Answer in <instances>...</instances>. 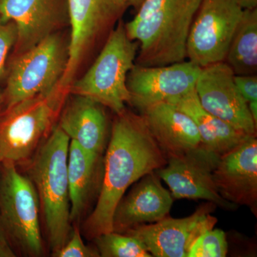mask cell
<instances>
[{
  "label": "cell",
  "mask_w": 257,
  "mask_h": 257,
  "mask_svg": "<svg viewBox=\"0 0 257 257\" xmlns=\"http://www.w3.org/2000/svg\"><path fill=\"white\" fill-rule=\"evenodd\" d=\"M94 240L100 256H152L140 239L124 233L112 231L99 235Z\"/></svg>",
  "instance_id": "cell-22"
},
{
  "label": "cell",
  "mask_w": 257,
  "mask_h": 257,
  "mask_svg": "<svg viewBox=\"0 0 257 257\" xmlns=\"http://www.w3.org/2000/svg\"><path fill=\"white\" fill-rule=\"evenodd\" d=\"M70 140L56 125L33 155L30 178L43 212L52 253L67 242L72 231L67 160Z\"/></svg>",
  "instance_id": "cell-3"
},
{
  "label": "cell",
  "mask_w": 257,
  "mask_h": 257,
  "mask_svg": "<svg viewBox=\"0 0 257 257\" xmlns=\"http://www.w3.org/2000/svg\"><path fill=\"white\" fill-rule=\"evenodd\" d=\"M236 0H202L187 42V59L201 68L224 62L243 13Z\"/></svg>",
  "instance_id": "cell-9"
},
{
  "label": "cell",
  "mask_w": 257,
  "mask_h": 257,
  "mask_svg": "<svg viewBox=\"0 0 257 257\" xmlns=\"http://www.w3.org/2000/svg\"><path fill=\"white\" fill-rule=\"evenodd\" d=\"M168 102L192 118L200 135L201 145L220 156L250 137L206 111L199 103L195 89Z\"/></svg>",
  "instance_id": "cell-20"
},
{
  "label": "cell",
  "mask_w": 257,
  "mask_h": 257,
  "mask_svg": "<svg viewBox=\"0 0 257 257\" xmlns=\"http://www.w3.org/2000/svg\"><path fill=\"white\" fill-rule=\"evenodd\" d=\"M140 111L166 158L183 155L200 146V135L195 123L172 103L160 101Z\"/></svg>",
  "instance_id": "cell-17"
},
{
  "label": "cell",
  "mask_w": 257,
  "mask_h": 257,
  "mask_svg": "<svg viewBox=\"0 0 257 257\" xmlns=\"http://www.w3.org/2000/svg\"><path fill=\"white\" fill-rule=\"evenodd\" d=\"M234 76L224 62L202 67L195 86L198 99L208 112L248 136L256 137L257 126L235 84Z\"/></svg>",
  "instance_id": "cell-12"
},
{
  "label": "cell",
  "mask_w": 257,
  "mask_h": 257,
  "mask_svg": "<svg viewBox=\"0 0 257 257\" xmlns=\"http://www.w3.org/2000/svg\"><path fill=\"white\" fill-rule=\"evenodd\" d=\"M101 156L88 152L70 141L67 177L72 224H78L96 191L101 187L103 176Z\"/></svg>",
  "instance_id": "cell-19"
},
{
  "label": "cell",
  "mask_w": 257,
  "mask_h": 257,
  "mask_svg": "<svg viewBox=\"0 0 257 257\" xmlns=\"http://www.w3.org/2000/svg\"><path fill=\"white\" fill-rule=\"evenodd\" d=\"M13 248L0 222V257L14 256Z\"/></svg>",
  "instance_id": "cell-27"
},
{
  "label": "cell",
  "mask_w": 257,
  "mask_h": 257,
  "mask_svg": "<svg viewBox=\"0 0 257 257\" xmlns=\"http://www.w3.org/2000/svg\"><path fill=\"white\" fill-rule=\"evenodd\" d=\"M68 57L69 42L60 31L15 56L4 90L5 109L60 86Z\"/></svg>",
  "instance_id": "cell-7"
},
{
  "label": "cell",
  "mask_w": 257,
  "mask_h": 257,
  "mask_svg": "<svg viewBox=\"0 0 257 257\" xmlns=\"http://www.w3.org/2000/svg\"><path fill=\"white\" fill-rule=\"evenodd\" d=\"M202 0H145L125 24L128 38L139 42L135 64L165 66L187 60L189 30Z\"/></svg>",
  "instance_id": "cell-2"
},
{
  "label": "cell",
  "mask_w": 257,
  "mask_h": 257,
  "mask_svg": "<svg viewBox=\"0 0 257 257\" xmlns=\"http://www.w3.org/2000/svg\"><path fill=\"white\" fill-rule=\"evenodd\" d=\"M138 50L139 42L128 38L125 24L120 20L92 65L72 83L69 94L87 96L115 114L121 113L130 102L126 79Z\"/></svg>",
  "instance_id": "cell-5"
},
{
  "label": "cell",
  "mask_w": 257,
  "mask_h": 257,
  "mask_svg": "<svg viewBox=\"0 0 257 257\" xmlns=\"http://www.w3.org/2000/svg\"><path fill=\"white\" fill-rule=\"evenodd\" d=\"M69 93L58 86L6 108L0 114V165L30 160L56 126Z\"/></svg>",
  "instance_id": "cell-4"
},
{
  "label": "cell",
  "mask_w": 257,
  "mask_h": 257,
  "mask_svg": "<svg viewBox=\"0 0 257 257\" xmlns=\"http://www.w3.org/2000/svg\"><path fill=\"white\" fill-rule=\"evenodd\" d=\"M58 119V126L70 141L88 152L101 155L108 126L104 106L87 96L72 94L69 97V94Z\"/></svg>",
  "instance_id": "cell-18"
},
{
  "label": "cell",
  "mask_w": 257,
  "mask_h": 257,
  "mask_svg": "<svg viewBox=\"0 0 257 257\" xmlns=\"http://www.w3.org/2000/svg\"><path fill=\"white\" fill-rule=\"evenodd\" d=\"M0 18L18 30L15 56L60 32L69 23L68 0H0Z\"/></svg>",
  "instance_id": "cell-14"
},
{
  "label": "cell",
  "mask_w": 257,
  "mask_h": 257,
  "mask_svg": "<svg viewBox=\"0 0 257 257\" xmlns=\"http://www.w3.org/2000/svg\"><path fill=\"white\" fill-rule=\"evenodd\" d=\"M220 157L200 145L183 155L169 157L167 164L156 172L175 199H202L233 210L237 206L221 197L213 178Z\"/></svg>",
  "instance_id": "cell-10"
},
{
  "label": "cell",
  "mask_w": 257,
  "mask_h": 257,
  "mask_svg": "<svg viewBox=\"0 0 257 257\" xmlns=\"http://www.w3.org/2000/svg\"><path fill=\"white\" fill-rule=\"evenodd\" d=\"M248 106L253 122H254L255 125L257 126V101L248 102Z\"/></svg>",
  "instance_id": "cell-29"
},
{
  "label": "cell",
  "mask_w": 257,
  "mask_h": 257,
  "mask_svg": "<svg viewBox=\"0 0 257 257\" xmlns=\"http://www.w3.org/2000/svg\"><path fill=\"white\" fill-rule=\"evenodd\" d=\"M201 69L189 60L155 67L135 64L126 79L130 104L140 111L185 95L195 89Z\"/></svg>",
  "instance_id": "cell-13"
},
{
  "label": "cell",
  "mask_w": 257,
  "mask_h": 257,
  "mask_svg": "<svg viewBox=\"0 0 257 257\" xmlns=\"http://www.w3.org/2000/svg\"><path fill=\"white\" fill-rule=\"evenodd\" d=\"M224 62L235 75L257 73V8L243 10Z\"/></svg>",
  "instance_id": "cell-21"
},
{
  "label": "cell",
  "mask_w": 257,
  "mask_h": 257,
  "mask_svg": "<svg viewBox=\"0 0 257 257\" xmlns=\"http://www.w3.org/2000/svg\"><path fill=\"white\" fill-rule=\"evenodd\" d=\"M69 57L60 87L68 90L79 69L108 37L130 7L125 0H68Z\"/></svg>",
  "instance_id": "cell-8"
},
{
  "label": "cell",
  "mask_w": 257,
  "mask_h": 257,
  "mask_svg": "<svg viewBox=\"0 0 257 257\" xmlns=\"http://www.w3.org/2000/svg\"><path fill=\"white\" fill-rule=\"evenodd\" d=\"M243 10H251L257 8V0H236Z\"/></svg>",
  "instance_id": "cell-28"
},
{
  "label": "cell",
  "mask_w": 257,
  "mask_h": 257,
  "mask_svg": "<svg viewBox=\"0 0 257 257\" xmlns=\"http://www.w3.org/2000/svg\"><path fill=\"white\" fill-rule=\"evenodd\" d=\"M5 106L4 91L0 90V114L3 112V107Z\"/></svg>",
  "instance_id": "cell-31"
},
{
  "label": "cell",
  "mask_w": 257,
  "mask_h": 257,
  "mask_svg": "<svg viewBox=\"0 0 257 257\" xmlns=\"http://www.w3.org/2000/svg\"><path fill=\"white\" fill-rule=\"evenodd\" d=\"M234 82L246 102L257 101V74L235 75Z\"/></svg>",
  "instance_id": "cell-26"
},
{
  "label": "cell",
  "mask_w": 257,
  "mask_h": 257,
  "mask_svg": "<svg viewBox=\"0 0 257 257\" xmlns=\"http://www.w3.org/2000/svg\"><path fill=\"white\" fill-rule=\"evenodd\" d=\"M173 201L172 194L162 186L156 172L144 176L116 206L113 231L124 233L137 226L157 222L168 215Z\"/></svg>",
  "instance_id": "cell-16"
},
{
  "label": "cell",
  "mask_w": 257,
  "mask_h": 257,
  "mask_svg": "<svg viewBox=\"0 0 257 257\" xmlns=\"http://www.w3.org/2000/svg\"><path fill=\"white\" fill-rule=\"evenodd\" d=\"M18 39L16 25L12 21L0 18V79L6 74V65L10 51L15 47Z\"/></svg>",
  "instance_id": "cell-25"
},
{
  "label": "cell",
  "mask_w": 257,
  "mask_h": 257,
  "mask_svg": "<svg viewBox=\"0 0 257 257\" xmlns=\"http://www.w3.org/2000/svg\"><path fill=\"white\" fill-rule=\"evenodd\" d=\"M127 3L128 7H132L135 10V12H138L140 10V7L143 5V2L145 0H125Z\"/></svg>",
  "instance_id": "cell-30"
},
{
  "label": "cell",
  "mask_w": 257,
  "mask_h": 257,
  "mask_svg": "<svg viewBox=\"0 0 257 257\" xmlns=\"http://www.w3.org/2000/svg\"><path fill=\"white\" fill-rule=\"evenodd\" d=\"M219 194L235 205H257V140L248 137L232 150L221 155L213 173Z\"/></svg>",
  "instance_id": "cell-15"
},
{
  "label": "cell",
  "mask_w": 257,
  "mask_h": 257,
  "mask_svg": "<svg viewBox=\"0 0 257 257\" xmlns=\"http://www.w3.org/2000/svg\"><path fill=\"white\" fill-rule=\"evenodd\" d=\"M0 174V222L10 244L23 254L41 256L44 243L40 227V204L30 177L14 164L3 163Z\"/></svg>",
  "instance_id": "cell-6"
},
{
  "label": "cell",
  "mask_w": 257,
  "mask_h": 257,
  "mask_svg": "<svg viewBox=\"0 0 257 257\" xmlns=\"http://www.w3.org/2000/svg\"><path fill=\"white\" fill-rule=\"evenodd\" d=\"M54 257H98L99 253L97 249L87 246L83 241L81 231L78 224H74L70 236L55 253H52Z\"/></svg>",
  "instance_id": "cell-24"
},
{
  "label": "cell",
  "mask_w": 257,
  "mask_h": 257,
  "mask_svg": "<svg viewBox=\"0 0 257 257\" xmlns=\"http://www.w3.org/2000/svg\"><path fill=\"white\" fill-rule=\"evenodd\" d=\"M166 164L167 158L143 116L126 108L116 114L104 161L99 197L83 224L88 239L112 231L115 209L128 187Z\"/></svg>",
  "instance_id": "cell-1"
},
{
  "label": "cell",
  "mask_w": 257,
  "mask_h": 257,
  "mask_svg": "<svg viewBox=\"0 0 257 257\" xmlns=\"http://www.w3.org/2000/svg\"><path fill=\"white\" fill-rule=\"evenodd\" d=\"M228 243L224 231L211 229L201 235L193 244L188 257H224Z\"/></svg>",
  "instance_id": "cell-23"
},
{
  "label": "cell",
  "mask_w": 257,
  "mask_h": 257,
  "mask_svg": "<svg viewBox=\"0 0 257 257\" xmlns=\"http://www.w3.org/2000/svg\"><path fill=\"white\" fill-rule=\"evenodd\" d=\"M216 207L207 202L187 217L174 219L167 215L157 222L128 229L124 234L140 239L152 256L188 257L198 238L214 229L217 219L211 214Z\"/></svg>",
  "instance_id": "cell-11"
}]
</instances>
